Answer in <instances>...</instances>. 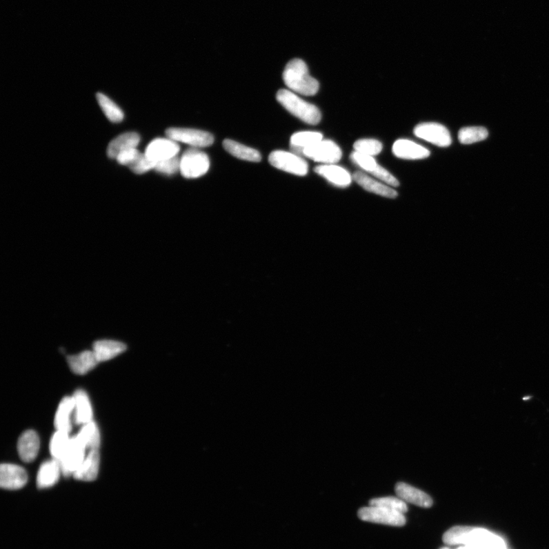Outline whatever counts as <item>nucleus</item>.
<instances>
[{
    "instance_id": "35",
    "label": "nucleus",
    "mask_w": 549,
    "mask_h": 549,
    "mask_svg": "<svg viewBox=\"0 0 549 549\" xmlns=\"http://www.w3.org/2000/svg\"><path fill=\"white\" fill-rule=\"evenodd\" d=\"M155 164L156 163L150 160L146 154L141 153L135 161L129 166V168L136 174L141 175L150 170H154Z\"/></svg>"
},
{
    "instance_id": "28",
    "label": "nucleus",
    "mask_w": 549,
    "mask_h": 549,
    "mask_svg": "<svg viewBox=\"0 0 549 549\" xmlns=\"http://www.w3.org/2000/svg\"><path fill=\"white\" fill-rule=\"evenodd\" d=\"M70 441L68 432L57 430L50 442V452L53 459L59 461L68 450Z\"/></svg>"
},
{
    "instance_id": "37",
    "label": "nucleus",
    "mask_w": 549,
    "mask_h": 549,
    "mask_svg": "<svg viewBox=\"0 0 549 549\" xmlns=\"http://www.w3.org/2000/svg\"><path fill=\"white\" fill-rule=\"evenodd\" d=\"M141 153L136 148L129 149L123 151L117 158L118 163L121 165L128 166L132 164L136 159L139 157Z\"/></svg>"
},
{
    "instance_id": "23",
    "label": "nucleus",
    "mask_w": 549,
    "mask_h": 549,
    "mask_svg": "<svg viewBox=\"0 0 549 549\" xmlns=\"http://www.w3.org/2000/svg\"><path fill=\"white\" fill-rule=\"evenodd\" d=\"M75 401V423L85 425L92 421V409L88 394L82 389H78L74 394Z\"/></svg>"
},
{
    "instance_id": "15",
    "label": "nucleus",
    "mask_w": 549,
    "mask_h": 549,
    "mask_svg": "<svg viewBox=\"0 0 549 549\" xmlns=\"http://www.w3.org/2000/svg\"><path fill=\"white\" fill-rule=\"evenodd\" d=\"M315 171L329 183L339 188L348 187L352 183L350 173L335 164H323L317 167Z\"/></svg>"
},
{
    "instance_id": "30",
    "label": "nucleus",
    "mask_w": 549,
    "mask_h": 549,
    "mask_svg": "<svg viewBox=\"0 0 549 549\" xmlns=\"http://www.w3.org/2000/svg\"><path fill=\"white\" fill-rule=\"evenodd\" d=\"M370 506L374 507L384 508L390 510L401 512V514H406L408 508L406 501H403L399 497H387L375 498L370 501Z\"/></svg>"
},
{
    "instance_id": "26",
    "label": "nucleus",
    "mask_w": 549,
    "mask_h": 549,
    "mask_svg": "<svg viewBox=\"0 0 549 549\" xmlns=\"http://www.w3.org/2000/svg\"><path fill=\"white\" fill-rule=\"evenodd\" d=\"M223 147L230 154L241 160L255 163L261 161L262 157L258 150L234 141L228 139L223 141Z\"/></svg>"
},
{
    "instance_id": "12",
    "label": "nucleus",
    "mask_w": 549,
    "mask_h": 549,
    "mask_svg": "<svg viewBox=\"0 0 549 549\" xmlns=\"http://www.w3.org/2000/svg\"><path fill=\"white\" fill-rule=\"evenodd\" d=\"M28 481L26 469L19 466L3 463L0 467V486L6 490L23 488Z\"/></svg>"
},
{
    "instance_id": "24",
    "label": "nucleus",
    "mask_w": 549,
    "mask_h": 549,
    "mask_svg": "<svg viewBox=\"0 0 549 549\" xmlns=\"http://www.w3.org/2000/svg\"><path fill=\"white\" fill-rule=\"evenodd\" d=\"M75 401L74 397H64L56 412L54 426L57 430L70 433L72 430L70 415L74 410Z\"/></svg>"
},
{
    "instance_id": "38",
    "label": "nucleus",
    "mask_w": 549,
    "mask_h": 549,
    "mask_svg": "<svg viewBox=\"0 0 549 549\" xmlns=\"http://www.w3.org/2000/svg\"><path fill=\"white\" fill-rule=\"evenodd\" d=\"M457 549H485V548H477V547H472V546H459ZM502 549H503V548H502Z\"/></svg>"
},
{
    "instance_id": "25",
    "label": "nucleus",
    "mask_w": 549,
    "mask_h": 549,
    "mask_svg": "<svg viewBox=\"0 0 549 549\" xmlns=\"http://www.w3.org/2000/svg\"><path fill=\"white\" fill-rule=\"evenodd\" d=\"M77 442L82 446L86 450H99L100 446V433L96 422H91L83 425V427L74 436Z\"/></svg>"
},
{
    "instance_id": "9",
    "label": "nucleus",
    "mask_w": 549,
    "mask_h": 549,
    "mask_svg": "<svg viewBox=\"0 0 549 549\" xmlns=\"http://www.w3.org/2000/svg\"><path fill=\"white\" fill-rule=\"evenodd\" d=\"M414 133L419 139L438 147L446 148L452 143V137L449 130L438 123H421L415 127Z\"/></svg>"
},
{
    "instance_id": "6",
    "label": "nucleus",
    "mask_w": 549,
    "mask_h": 549,
    "mask_svg": "<svg viewBox=\"0 0 549 549\" xmlns=\"http://www.w3.org/2000/svg\"><path fill=\"white\" fill-rule=\"evenodd\" d=\"M342 155L341 149L330 140H322L303 150V157L323 164H335L341 161Z\"/></svg>"
},
{
    "instance_id": "31",
    "label": "nucleus",
    "mask_w": 549,
    "mask_h": 549,
    "mask_svg": "<svg viewBox=\"0 0 549 549\" xmlns=\"http://www.w3.org/2000/svg\"><path fill=\"white\" fill-rule=\"evenodd\" d=\"M488 136L487 129L482 127H467L459 132V140L463 144H472L486 140Z\"/></svg>"
},
{
    "instance_id": "27",
    "label": "nucleus",
    "mask_w": 549,
    "mask_h": 549,
    "mask_svg": "<svg viewBox=\"0 0 549 549\" xmlns=\"http://www.w3.org/2000/svg\"><path fill=\"white\" fill-rule=\"evenodd\" d=\"M323 140V135L317 132H300L291 137L290 146L292 153L303 157V150L314 146Z\"/></svg>"
},
{
    "instance_id": "2",
    "label": "nucleus",
    "mask_w": 549,
    "mask_h": 549,
    "mask_svg": "<svg viewBox=\"0 0 549 549\" xmlns=\"http://www.w3.org/2000/svg\"><path fill=\"white\" fill-rule=\"evenodd\" d=\"M283 81L292 92L303 96H315L319 90V81L309 74L307 64L301 59L288 63L283 72Z\"/></svg>"
},
{
    "instance_id": "11",
    "label": "nucleus",
    "mask_w": 549,
    "mask_h": 549,
    "mask_svg": "<svg viewBox=\"0 0 549 549\" xmlns=\"http://www.w3.org/2000/svg\"><path fill=\"white\" fill-rule=\"evenodd\" d=\"M180 150L177 142L170 139H157L149 143L146 154L154 163L177 157Z\"/></svg>"
},
{
    "instance_id": "34",
    "label": "nucleus",
    "mask_w": 549,
    "mask_h": 549,
    "mask_svg": "<svg viewBox=\"0 0 549 549\" xmlns=\"http://www.w3.org/2000/svg\"><path fill=\"white\" fill-rule=\"evenodd\" d=\"M154 170L162 174L171 176L180 171V158L178 156L168 159V160L157 162Z\"/></svg>"
},
{
    "instance_id": "33",
    "label": "nucleus",
    "mask_w": 549,
    "mask_h": 549,
    "mask_svg": "<svg viewBox=\"0 0 549 549\" xmlns=\"http://www.w3.org/2000/svg\"><path fill=\"white\" fill-rule=\"evenodd\" d=\"M352 161L356 163L359 167L366 172H370V174L377 170L379 165L375 161L374 157L368 156L366 154H361L354 151L350 155Z\"/></svg>"
},
{
    "instance_id": "39",
    "label": "nucleus",
    "mask_w": 549,
    "mask_h": 549,
    "mask_svg": "<svg viewBox=\"0 0 549 549\" xmlns=\"http://www.w3.org/2000/svg\"><path fill=\"white\" fill-rule=\"evenodd\" d=\"M441 549H450V548H446V547H445V548H441Z\"/></svg>"
},
{
    "instance_id": "14",
    "label": "nucleus",
    "mask_w": 549,
    "mask_h": 549,
    "mask_svg": "<svg viewBox=\"0 0 549 549\" xmlns=\"http://www.w3.org/2000/svg\"><path fill=\"white\" fill-rule=\"evenodd\" d=\"M392 151L397 157L404 160H421L430 155L428 149L407 139L396 141L393 144Z\"/></svg>"
},
{
    "instance_id": "3",
    "label": "nucleus",
    "mask_w": 549,
    "mask_h": 549,
    "mask_svg": "<svg viewBox=\"0 0 549 549\" xmlns=\"http://www.w3.org/2000/svg\"><path fill=\"white\" fill-rule=\"evenodd\" d=\"M278 102L288 112L307 124L315 126L321 120V113L319 108L306 102L294 92L288 90H280L277 94Z\"/></svg>"
},
{
    "instance_id": "18",
    "label": "nucleus",
    "mask_w": 549,
    "mask_h": 549,
    "mask_svg": "<svg viewBox=\"0 0 549 549\" xmlns=\"http://www.w3.org/2000/svg\"><path fill=\"white\" fill-rule=\"evenodd\" d=\"M92 351L99 361V363L111 360L127 350V346L120 341L112 339H101L92 345Z\"/></svg>"
},
{
    "instance_id": "17",
    "label": "nucleus",
    "mask_w": 549,
    "mask_h": 549,
    "mask_svg": "<svg viewBox=\"0 0 549 549\" xmlns=\"http://www.w3.org/2000/svg\"><path fill=\"white\" fill-rule=\"evenodd\" d=\"M352 178L358 185L368 192L388 199H395L397 197V192L391 186L379 182L378 180L366 175L363 172L354 173Z\"/></svg>"
},
{
    "instance_id": "4",
    "label": "nucleus",
    "mask_w": 549,
    "mask_h": 549,
    "mask_svg": "<svg viewBox=\"0 0 549 549\" xmlns=\"http://www.w3.org/2000/svg\"><path fill=\"white\" fill-rule=\"evenodd\" d=\"M210 168L208 156L197 148L185 151L180 158V172L187 179H196L204 176Z\"/></svg>"
},
{
    "instance_id": "7",
    "label": "nucleus",
    "mask_w": 549,
    "mask_h": 549,
    "mask_svg": "<svg viewBox=\"0 0 549 549\" xmlns=\"http://www.w3.org/2000/svg\"><path fill=\"white\" fill-rule=\"evenodd\" d=\"M358 516L365 522L392 526H403L406 523V518L401 512L374 506L361 508Z\"/></svg>"
},
{
    "instance_id": "21",
    "label": "nucleus",
    "mask_w": 549,
    "mask_h": 549,
    "mask_svg": "<svg viewBox=\"0 0 549 549\" xmlns=\"http://www.w3.org/2000/svg\"><path fill=\"white\" fill-rule=\"evenodd\" d=\"M67 359L71 371L81 375L88 373L99 363L95 353L89 350L69 356Z\"/></svg>"
},
{
    "instance_id": "10",
    "label": "nucleus",
    "mask_w": 549,
    "mask_h": 549,
    "mask_svg": "<svg viewBox=\"0 0 549 549\" xmlns=\"http://www.w3.org/2000/svg\"><path fill=\"white\" fill-rule=\"evenodd\" d=\"M86 450L77 442L75 437H71L70 446L59 460L61 473L64 477L74 475L86 459Z\"/></svg>"
},
{
    "instance_id": "32",
    "label": "nucleus",
    "mask_w": 549,
    "mask_h": 549,
    "mask_svg": "<svg viewBox=\"0 0 549 549\" xmlns=\"http://www.w3.org/2000/svg\"><path fill=\"white\" fill-rule=\"evenodd\" d=\"M353 148L357 152L374 157L381 152L383 146L378 140L360 139L354 143Z\"/></svg>"
},
{
    "instance_id": "13",
    "label": "nucleus",
    "mask_w": 549,
    "mask_h": 549,
    "mask_svg": "<svg viewBox=\"0 0 549 549\" xmlns=\"http://www.w3.org/2000/svg\"><path fill=\"white\" fill-rule=\"evenodd\" d=\"M18 452L21 460L27 463L37 457L40 449V439L38 433L30 430L24 432L19 439Z\"/></svg>"
},
{
    "instance_id": "1",
    "label": "nucleus",
    "mask_w": 549,
    "mask_h": 549,
    "mask_svg": "<svg viewBox=\"0 0 549 549\" xmlns=\"http://www.w3.org/2000/svg\"><path fill=\"white\" fill-rule=\"evenodd\" d=\"M444 543L450 546H466L485 549L507 548L504 539L488 530L473 526H454L443 535Z\"/></svg>"
},
{
    "instance_id": "5",
    "label": "nucleus",
    "mask_w": 549,
    "mask_h": 549,
    "mask_svg": "<svg viewBox=\"0 0 549 549\" xmlns=\"http://www.w3.org/2000/svg\"><path fill=\"white\" fill-rule=\"evenodd\" d=\"M272 167L300 177L307 175L308 164L302 157L284 150L273 151L269 157Z\"/></svg>"
},
{
    "instance_id": "36",
    "label": "nucleus",
    "mask_w": 549,
    "mask_h": 549,
    "mask_svg": "<svg viewBox=\"0 0 549 549\" xmlns=\"http://www.w3.org/2000/svg\"><path fill=\"white\" fill-rule=\"evenodd\" d=\"M372 175L380 179L381 182L386 183L390 186L397 187L399 186V180H397L391 172H389L386 169L382 168L379 165V167L375 170Z\"/></svg>"
},
{
    "instance_id": "19",
    "label": "nucleus",
    "mask_w": 549,
    "mask_h": 549,
    "mask_svg": "<svg viewBox=\"0 0 549 549\" xmlns=\"http://www.w3.org/2000/svg\"><path fill=\"white\" fill-rule=\"evenodd\" d=\"M61 473V468L59 460L53 459L43 462L37 476L39 488H48L54 486L59 481Z\"/></svg>"
},
{
    "instance_id": "16",
    "label": "nucleus",
    "mask_w": 549,
    "mask_h": 549,
    "mask_svg": "<svg viewBox=\"0 0 549 549\" xmlns=\"http://www.w3.org/2000/svg\"><path fill=\"white\" fill-rule=\"evenodd\" d=\"M395 492L401 500L415 504L418 507L429 508L432 505V498L423 491L412 487L403 482L397 483Z\"/></svg>"
},
{
    "instance_id": "8",
    "label": "nucleus",
    "mask_w": 549,
    "mask_h": 549,
    "mask_svg": "<svg viewBox=\"0 0 549 549\" xmlns=\"http://www.w3.org/2000/svg\"><path fill=\"white\" fill-rule=\"evenodd\" d=\"M166 134L168 139L189 144L194 148L209 147L214 143L212 134L201 130L172 128L167 130Z\"/></svg>"
},
{
    "instance_id": "22",
    "label": "nucleus",
    "mask_w": 549,
    "mask_h": 549,
    "mask_svg": "<svg viewBox=\"0 0 549 549\" xmlns=\"http://www.w3.org/2000/svg\"><path fill=\"white\" fill-rule=\"evenodd\" d=\"M140 141L141 137L139 134L134 132L122 134L108 144L107 148L108 157L111 159H117L123 151L136 148L139 146Z\"/></svg>"
},
{
    "instance_id": "29",
    "label": "nucleus",
    "mask_w": 549,
    "mask_h": 549,
    "mask_svg": "<svg viewBox=\"0 0 549 549\" xmlns=\"http://www.w3.org/2000/svg\"><path fill=\"white\" fill-rule=\"evenodd\" d=\"M97 99L108 120L113 123H119L124 119V113L112 99L101 92L97 94Z\"/></svg>"
},
{
    "instance_id": "20",
    "label": "nucleus",
    "mask_w": 549,
    "mask_h": 549,
    "mask_svg": "<svg viewBox=\"0 0 549 549\" xmlns=\"http://www.w3.org/2000/svg\"><path fill=\"white\" fill-rule=\"evenodd\" d=\"M99 450L90 451L81 466L74 474V478L83 481H95L99 474Z\"/></svg>"
}]
</instances>
